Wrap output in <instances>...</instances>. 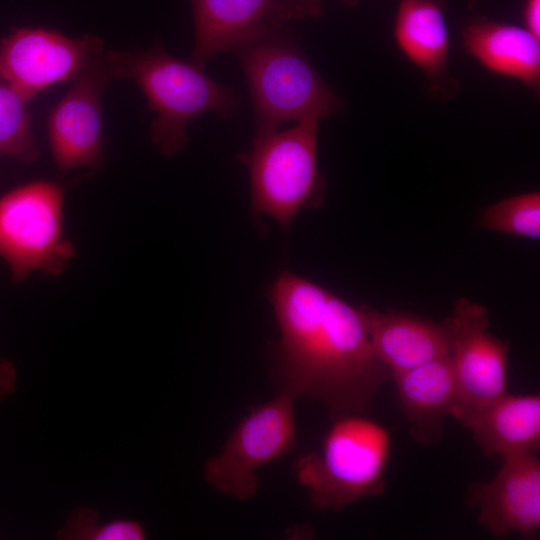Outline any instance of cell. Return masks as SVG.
<instances>
[{
	"label": "cell",
	"mask_w": 540,
	"mask_h": 540,
	"mask_svg": "<svg viewBox=\"0 0 540 540\" xmlns=\"http://www.w3.org/2000/svg\"><path fill=\"white\" fill-rule=\"evenodd\" d=\"M294 400L279 392L240 420L220 452L204 465L212 488L242 501L255 495L257 470L287 454L296 442Z\"/></svg>",
	"instance_id": "52a82bcc"
},
{
	"label": "cell",
	"mask_w": 540,
	"mask_h": 540,
	"mask_svg": "<svg viewBox=\"0 0 540 540\" xmlns=\"http://www.w3.org/2000/svg\"><path fill=\"white\" fill-rule=\"evenodd\" d=\"M111 78L134 81L155 112L151 140L163 155L173 156L188 143L187 125L205 112L222 119L232 117L240 99L226 86L211 79L204 68L171 56L156 39L148 49L109 50L102 55Z\"/></svg>",
	"instance_id": "3957f363"
},
{
	"label": "cell",
	"mask_w": 540,
	"mask_h": 540,
	"mask_svg": "<svg viewBox=\"0 0 540 540\" xmlns=\"http://www.w3.org/2000/svg\"><path fill=\"white\" fill-rule=\"evenodd\" d=\"M16 367L7 358L0 359V401L16 390Z\"/></svg>",
	"instance_id": "7402d4cb"
},
{
	"label": "cell",
	"mask_w": 540,
	"mask_h": 540,
	"mask_svg": "<svg viewBox=\"0 0 540 540\" xmlns=\"http://www.w3.org/2000/svg\"><path fill=\"white\" fill-rule=\"evenodd\" d=\"M229 52L244 72L256 132L276 130L290 121H321L343 109L342 100L306 56L297 35L281 21H268Z\"/></svg>",
	"instance_id": "7a4b0ae2"
},
{
	"label": "cell",
	"mask_w": 540,
	"mask_h": 540,
	"mask_svg": "<svg viewBox=\"0 0 540 540\" xmlns=\"http://www.w3.org/2000/svg\"><path fill=\"white\" fill-rule=\"evenodd\" d=\"M401 410L412 438L425 445L438 444L443 420L452 417L457 391L449 355L392 377Z\"/></svg>",
	"instance_id": "9a60e30c"
},
{
	"label": "cell",
	"mask_w": 540,
	"mask_h": 540,
	"mask_svg": "<svg viewBox=\"0 0 540 540\" xmlns=\"http://www.w3.org/2000/svg\"><path fill=\"white\" fill-rule=\"evenodd\" d=\"M331 421L320 448L294 464L312 506L339 511L363 498L382 496L392 448L389 431L367 415L348 414Z\"/></svg>",
	"instance_id": "277c9868"
},
{
	"label": "cell",
	"mask_w": 540,
	"mask_h": 540,
	"mask_svg": "<svg viewBox=\"0 0 540 540\" xmlns=\"http://www.w3.org/2000/svg\"><path fill=\"white\" fill-rule=\"evenodd\" d=\"M320 121L304 119L289 129L256 132L251 150L238 155L250 180L251 208L287 228L303 209L319 208L326 179L318 166Z\"/></svg>",
	"instance_id": "5b68a950"
},
{
	"label": "cell",
	"mask_w": 540,
	"mask_h": 540,
	"mask_svg": "<svg viewBox=\"0 0 540 540\" xmlns=\"http://www.w3.org/2000/svg\"><path fill=\"white\" fill-rule=\"evenodd\" d=\"M346 6H350V7H353V6H356L361 0H336Z\"/></svg>",
	"instance_id": "cb8c5ba5"
},
{
	"label": "cell",
	"mask_w": 540,
	"mask_h": 540,
	"mask_svg": "<svg viewBox=\"0 0 540 540\" xmlns=\"http://www.w3.org/2000/svg\"><path fill=\"white\" fill-rule=\"evenodd\" d=\"M465 52L486 70L540 92V38L523 26L473 18L461 29Z\"/></svg>",
	"instance_id": "5bb4252c"
},
{
	"label": "cell",
	"mask_w": 540,
	"mask_h": 540,
	"mask_svg": "<svg viewBox=\"0 0 540 540\" xmlns=\"http://www.w3.org/2000/svg\"><path fill=\"white\" fill-rule=\"evenodd\" d=\"M324 11L323 0H280L279 21L319 17Z\"/></svg>",
	"instance_id": "44dd1931"
},
{
	"label": "cell",
	"mask_w": 540,
	"mask_h": 540,
	"mask_svg": "<svg viewBox=\"0 0 540 540\" xmlns=\"http://www.w3.org/2000/svg\"><path fill=\"white\" fill-rule=\"evenodd\" d=\"M280 0H191L194 45L191 62L205 69L218 55L271 20Z\"/></svg>",
	"instance_id": "e0dca14e"
},
{
	"label": "cell",
	"mask_w": 540,
	"mask_h": 540,
	"mask_svg": "<svg viewBox=\"0 0 540 540\" xmlns=\"http://www.w3.org/2000/svg\"><path fill=\"white\" fill-rule=\"evenodd\" d=\"M27 103L8 85L0 84V158L32 163L40 156Z\"/></svg>",
	"instance_id": "ac0fdd59"
},
{
	"label": "cell",
	"mask_w": 540,
	"mask_h": 540,
	"mask_svg": "<svg viewBox=\"0 0 540 540\" xmlns=\"http://www.w3.org/2000/svg\"><path fill=\"white\" fill-rule=\"evenodd\" d=\"M461 424L486 456L504 457L540 448V396L508 392L468 415Z\"/></svg>",
	"instance_id": "2e32d148"
},
{
	"label": "cell",
	"mask_w": 540,
	"mask_h": 540,
	"mask_svg": "<svg viewBox=\"0 0 540 540\" xmlns=\"http://www.w3.org/2000/svg\"><path fill=\"white\" fill-rule=\"evenodd\" d=\"M65 187L49 180L20 185L0 196V256L13 283L31 273L59 276L75 256L64 235Z\"/></svg>",
	"instance_id": "8992f818"
},
{
	"label": "cell",
	"mask_w": 540,
	"mask_h": 540,
	"mask_svg": "<svg viewBox=\"0 0 540 540\" xmlns=\"http://www.w3.org/2000/svg\"><path fill=\"white\" fill-rule=\"evenodd\" d=\"M91 34L72 38L58 30L19 27L0 41V77L26 101L40 91L74 79L103 54Z\"/></svg>",
	"instance_id": "9c48e42d"
},
{
	"label": "cell",
	"mask_w": 540,
	"mask_h": 540,
	"mask_svg": "<svg viewBox=\"0 0 540 540\" xmlns=\"http://www.w3.org/2000/svg\"><path fill=\"white\" fill-rule=\"evenodd\" d=\"M447 0H397L393 39L398 50L425 77L435 100L448 101L461 84L450 70Z\"/></svg>",
	"instance_id": "7c38bea8"
},
{
	"label": "cell",
	"mask_w": 540,
	"mask_h": 540,
	"mask_svg": "<svg viewBox=\"0 0 540 540\" xmlns=\"http://www.w3.org/2000/svg\"><path fill=\"white\" fill-rule=\"evenodd\" d=\"M102 55L74 78L69 90L49 112L48 141L58 170L93 169L102 162L101 97L111 79Z\"/></svg>",
	"instance_id": "30bf717a"
},
{
	"label": "cell",
	"mask_w": 540,
	"mask_h": 540,
	"mask_svg": "<svg viewBox=\"0 0 540 540\" xmlns=\"http://www.w3.org/2000/svg\"><path fill=\"white\" fill-rule=\"evenodd\" d=\"M522 18L523 27L540 38V0H525Z\"/></svg>",
	"instance_id": "603a6c76"
},
{
	"label": "cell",
	"mask_w": 540,
	"mask_h": 540,
	"mask_svg": "<svg viewBox=\"0 0 540 540\" xmlns=\"http://www.w3.org/2000/svg\"><path fill=\"white\" fill-rule=\"evenodd\" d=\"M483 228L504 234L540 237V192L510 196L486 207L480 216Z\"/></svg>",
	"instance_id": "d6986e66"
},
{
	"label": "cell",
	"mask_w": 540,
	"mask_h": 540,
	"mask_svg": "<svg viewBox=\"0 0 540 540\" xmlns=\"http://www.w3.org/2000/svg\"><path fill=\"white\" fill-rule=\"evenodd\" d=\"M457 400L452 417L460 423L472 412L507 393L506 341L489 332V312L479 303L459 298L444 319Z\"/></svg>",
	"instance_id": "ba28073f"
},
{
	"label": "cell",
	"mask_w": 540,
	"mask_h": 540,
	"mask_svg": "<svg viewBox=\"0 0 540 540\" xmlns=\"http://www.w3.org/2000/svg\"><path fill=\"white\" fill-rule=\"evenodd\" d=\"M489 482L469 488L465 502L478 509L477 521L495 538L516 532L533 538L540 528V459L536 452L501 457Z\"/></svg>",
	"instance_id": "8fae6325"
},
{
	"label": "cell",
	"mask_w": 540,
	"mask_h": 540,
	"mask_svg": "<svg viewBox=\"0 0 540 540\" xmlns=\"http://www.w3.org/2000/svg\"><path fill=\"white\" fill-rule=\"evenodd\" d=\"M99 513L90 507H78L56 533L61 540H143L145 530L133 519H114L98 525Z\"/></svg>",
	"instance_id": "ffe728a7"
},
{
	"label": "cell",
	"mask_w": 540,
	"mask_h": 540,
	"mask_svg": "<svg viewBox=\"0 0 540 540\" xmlns=\"http://www.w3.org/2000/svg\"><path fill=\"white\" fill-rule=\"evenodd\" d=\"M361 307L373 351L391 373V379L449 355L450 339L444 320L434 322L403 311Z\"/></svg>",
	"instance_id": "4fadbf2b"
},
{
	"label": "cell",
	"mask_w": 540,
	"mask_h": 540,
	"mask_svg": "<svg viewBox=\"0 0 540 540\" xmlns=\"http://www.w3.org/2000/svg\"><path fill=\"white\" fill-rule=\"evenodd\" d=\"M477 0H468V9L472 10L476 5Z\"/></svg>",
	"instance_id": "d4e9b609"
},
{
	"label": "cell",
	"mask_w": 540,
	"mask_h": 540,
	"mask_svg": "<svg viewBox=\"0 0 540 540\" xmlns=\"http://www.w3.org/2000/svg\"><path fill=\"white\" fill-rule=\"evenodd\" d=\"M269 300L280 331L271 369L279 392L321 402L331 420L368 415L391 373L373 351L362 307L288 270Z\"/></svg>",
	"instance_id": "6da1fadb"
}]
</instances>
